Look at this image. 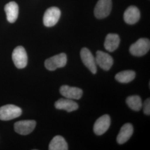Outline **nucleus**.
I'll list each match as a JSON object with an SVG mask.
<instances>
[{
  "instance_id": "obj_13",
  "label": "nucleus",
  "mask_w": 150,
  "mask_h": 150,
  "mask_svg": "<svg viewBox=\"0 0 150 150\" xmlns=\"http://www.w3.org/2000/svg\"><path fill=\"white\" fill-rule=\"evenodd\" d=\"M54 106L58 110H64L69 112L77 110L79 108L78 104L69 98H60L54 103Z\"/></svg>"
},
{
  "instance_id": "obj_10",
  "label": "nucleus",
  "mask_w": 150,
  "mask_h": 150,
  "mask_svg": "<svg viewBox=\"0 0 150 150\" xmlns=\"http://www.w3.org/2000/svg\"><path fill=\"white\" fill-rule=\"evenodd\" d=\"M95 60L96 64L105 71L110 70L113 64L112 57L109 54L101 51H97Z\"/></svg>"
},
{
  "instance_id": "obj_20",
  "label": "nucleus",
  "mask_w": 150,
  "mask_h": 150,
  "mask_svg": "<svg viewBox=\"0 0 150 150\" xmlns=\"http://www.w3.org/2000/svg\"><path fill=\"white\" fill-rule=\"evenodd\" d=\"M142 107L144 109V112L146 115H150V98L146 100L144 105L142 104Z\"/></svg>"
},
{
  "instance_id": "obj_6",
  "label": "nucleus",
  "mask_w": 150,
  "mask_h": 150,
  "mask_svg": "<svg viewBox=\"0 0 150 150\" xmlns=\"http://www.w3.org/2000/svg\"><path fill=\"white\" fill-rule=\"evenodd\" d=\"M111 10V0H98L94 10L95 15L97 18L102 19L110 14Z\"/></svg>"
},
{
  "instance_id": "obj_11",
  "label": "nucleus",
  "mask_w": 150,
  "mask_h": 150,
  "mask_svg": "<svg viewBox=\"0 0 150 150\" xmlns=\"http://www.w3.org/2000/svg\"><path fill=\"white\" fill-rule=\"evenodd\" d=\"M59 92L63 96L71 100H79L83 94L82 90L78 87L63 85L60 87Z\"/></svg>"
},
{
  "instance_id": "obj_3",
  "label": "nucleus",
  "mask_w": 150,
  "mask_h": 150,
  "mask_svg": "<svg viewBox=\"0 0 150 150\" xmlns=\"http://www.w3.org/2000/svg\"><path fill=\"white\" fill-rule=\"evenodd\" d=\"M67 61L66 54L61 53L46 59L45 62V66L49 71H54L57 69L64 67Z\"/></svg>"
},
{
  "instance_id": "obj_19",
  "label": "nucleus",
  "mask_w": 150,
  "mask_h": 150,
  "mask_svg": "<svg viewBox=\"0 0 150 150\" xmlns=\"http://www.w3.org/2000/svg\"><path fill=\"white\" fill-rule=\"evenodd\" d=\"M126 103L131 109L135 111H139L142 108V100L137 95L128 97L126 99Z\"/></svg>"
},
{
  "instance_id": "obj_1",
  "label": "nucleus",
  "mask_w": 150,
  "mask_h": 150,
  "mask_svg": "<svg viewBox=\"0 0 150 150\" xmlns=\"http://www.w3.org/2000/svg\"><path fill=\"white\" fill-rule=\"evenodd\" d=\"M150 48V41L148 38H141L129 47V52L133 56L140 57L147 54Z\"/></svg>"
},
{
  "instance_id": "obj_5",
  "label": "nucleus",
  "mask_w": 150,
  "mask_h": 150,
  "mask_svg": "<svg viewBox=\"0 0 150 150\" xmlns=\"http://www.w3.org/2000/svg\"><path fill=\"white\" fill-rule=\"evenodd\" d=\"M61 16V11L56 7H52L48 8L44 13L43 22L46 27H52L59 20Z\"/></svg>"
},
{
  "instance_id": "obj_2",
  "label": "nucleus",
  "mask_w": 150,
  "mask_h": 150,
  "mask_svg": "<svg viewBox=\"0 0 150 150\" xmlns=\"http://www.w3.org/2000/svg\"><path fill=\"white\" fill-rule=\"evenodd\" d=\"M21 108L13 105H6L0 107V120L9 121L21 115Z\"/></svg>"
},
{
  "instance_id": "obj_14",
  "label": "nucleus",
  "mask_w": 150,
  "mask_h": 150,
  "mask_svg": "<svg viewBox=\"0 0 150 150\" xmlns=\"http://www.w3.org/2000/svg\"><path fill=\"white\" fill-rule=\"evenodd\" d=\"M134 133V127L131 123L123 125L117 137V142L118 144L122 145L126 142Z\"/></svg>"
},
{
  "instance_id": "obj_17",
  "label": "nucleus",
  "mask_w": 150,
  "mask_h": 150,
  "mask_svg": "<svg viewBox=\"0 0 150 150\" xmlns=\"http://www.w3.org/2000/svg\"><path fill=\"white\" fill-rule=\"evenodd\" d=\"M50 150H67L68 145L66 140L61 136H56L50 143Z\"/></svg>"
},
{
  "instance_id": "obj_18",
  "label": "nucleus",
  "mask_w": 150,
  "mask_h": 150,
  "mask_svg": "<svg viewBox=\"0 0 150 150\" xmlns=\"http://www.w3.org/2000/svg\"><path fill=\"white\" fill-rule=\"evenodd\" d=\"M136 74L134 71L126 70L118 72L115 76V79L120 83H126L134 80Z\"/></svg>"
},
{
  "instance_id": "obj_8",
  "label": "nucleus",
  "mask_w": 150,
  "mask_h": 150,
  "mask_svg": "<svg viewBox=\"0 0 150 150\" xmlns=\"http://www.w3.org/2000/svg\"><path fill=\"white\" fill-rule=\"evenodd\" d=\"M36 122L34 120H23L18 121L14 125V129L17 134L21 135L30 134L34 130Z\"/></svg>"
},
{
  "instance_id": "obj_9",
  "label": "nucleus",
  "mask_w": 150,
  "mask_h": 150,
  "mask_svg": "<svg viewBox=\"0 0 150 150\" xmlns=\"http://www.w3.org/2000/svg\"><path fill=\"white\" fill-rule=\"evenodd\" d=\"M111 125V118L109 115H104L98 118L94 124L93 131L97 135L104 134Z\"/></svg>"
},
{
  "instance_id": "obj_15",
  "label": "nucleus",
  "mask_w": 150,
  "mask_h": 150,
  "mask_svg": "<svg viewBox=\"0 0 150 150\" xmlns=\"http://www.w3.org/2000/svg\"><path fill=\"white\" fill-rule=\"evenodd\" d=\"M120 43V38L117 34L109 33L106 36L104 46L109 52H113L118 48Z\"/></svg>"
},
{
  "instance_id": "obj_4",
  "label": "nucleus",
  "mask_w": 150,
  "mask_h": 150,
  "mask_svg": "<svg viewBox=\"0 0 150 150\" xmlns=\"http://www.w3.org/2000/svg\"><path fill=\"white\" fill-rule=\"evenodd\" d=\"M12 58L17 68L22 69L27 66L28 57L26 51L23 47L21 46L16 47L13 51Z\"/></svg>"
},
{
  "instance_id": "obj_12",
  "label": "nucleus",
  "mask_w": 150,
  "mask_h": 150,
  "mask_svg": "<svg viewBox=\"0 0 150 150\" xmlns=\"http://www.w3.org/2000/svg\"><path fill=\"white\" fill-rule=\"evenodd\" d=\"M140 12L139 8L134 6H131L125 11L123 19L126 23L129 25H134L139 21Z\"/></svg>"
},
{
  "instance_id": "obj_16",
  "label": "nucleus",
  "mask_w": 150,
  "mask_h": 150,
  "mask_svg": "<svg viewBox=\"0 0 150 150\" xmlns=\"http://www.w3.org/2000/svg\"><path fill=\"white\" fill-rule=\"evenodd\" d=\"M7 20L10 23H14L18 16V6L15 2H10L5 7Z\"/></svg>"
},
{
  "instance_id": "obj_7",
  "label": "nucleus",
  "mask_w": 150,
  "mask_h": 150,
  "mask_svg": "<svg viewBox=\"0 0 150 150\" xmlns=\"http://www.w3.org/2000/svg\"><path fill=\"white\" fill-rule=\"evenodd\" d=\"M81 59L83 64L93 74L97 72V66L96 60L91 51L86 47L82 48L80 52Z\"/></svg>"
}]
</instances>
